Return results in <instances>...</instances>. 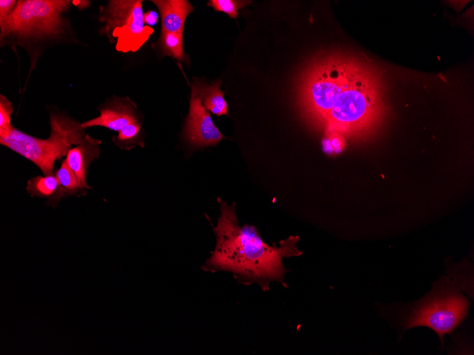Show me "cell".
I'll list each match as a JSON object with an SVG mask.
<instances>
[{"label":"cell","mask_w":474,"mask_h":355,"mask_svg":"<svg viewBox=\"0 0 474 355\" xmlns=\"http://www.w3.org/2000/svg\"><path fill=\"white\" fill-rule=\"evenodd\" d=\"M50 135L40 139L27 135L15 128L0 138V143L33 162L44 176L55 174L57 159L67 155L72 145L80 144L86 134L79 122L60 113L50 115Z\"/></svg>","instance_id":"cell-4"},{"label":"cell","mask_w":474,"mask_h":355,"mask_svg":"<svg viewBox=\"0 0 474 355\" xmlns=\"http://www.w3.org/2000/svg\"><path fill=\"white\" fill-rule=\"evenodd\" d=\"M59 183L55 174L48 176H37L28 181L26 191L31 196L48 198V204L56 207L60 201Z\"/></svg>","instance_id":"cell-12"},{"label":"cell","mask_w":474,"mask_h":355,"mask_svg":"<svg viewBox=\"0 0 474 355\" xmlns=\"http://www.w3.org/2000/svg\"><path fill=\"white\" fill-rule=\"evenodd\" d=\"M221 81L207 85L198 79L191 84L205 109L217 116L228 115V105L224 97V92L221 90Z\"/></svg>","instance_id":"cell-11"},{"label":"cell","mask_w":474,"mask_h":355,"mask_svg":"<svg viewBox=\"0 0 474 355\" xmlns=\"http://www.w3.org/2000/svg\"><path fill=\"white\" fill-rule=\"evenodd\" d=\"M13 106L9 100L3 95L0 96V138L7 136L13 126L11 124V115Z\"/></svg>","instance_id":"cell-17"},{"label":"cell","mask_w":474,"mask_h":355,"mask_svg":"<svg viewBox=\"0 0 474 355\" xmlns=\"http://www.w3.org/2000/svg\"><path fill=\"white\" fill-rule=\"evenodd\" d=\"M184 135L187 142L193 147L214 146L226 138L214 125L209 111L203 106L193 87Z\"/></svg>","instance_id":"cell-7"},{"label":"cell","mask_w":474,"mask_h":355,"mask_svg":"<svg viewBox=\"0 0 474 355\" xmlns=\"http://www.w3.org/2000/svg\"><path fill=\"white\" fill-rule=\"evenodd\" d=\"M470 303L449 277L443 276L421 299L402 307L399 325L404 332L426 327L439 337L441 348L446 334H451L467 317Z\"/></svg>","instance_id":"cell-3"},{"label":"cell","mask_w":474,"mask_h":355,"mask_svg":"<svg viewBox=\"0 0 474 355\" xmlns=\"http://www.w3.org/2000/svg\"><path fill=\"white\" fill-rule=\"evenodd\" d=\"M361 69L351 62L332 60L311 81L305 102L307 119L328 135H356L373 118L375 96Z\"/></svg>","instance_id":"cell-2"},{"label":"cell","mask_w":474,"mask_h":355,"mask_svg":"<svg viewBox=\"0 0 474 355\" xmlns=\"http://www.w3.org/2000/svg\"><path fill=\"white\" fill-rule=\"evenodd\" d=\"M17 1L1 0L0 1V23L4 22L12 13Z\"/></svg>","instance_id":"cell-18"},{"label":"cell","mask_w":474,"mask_h":355,"mask_svg":"<svg viewBox=\"0 0 474 355\" xmlns=\"http://www.w3.org/2000/svg\"><path fill=\"white\" fill-rule=\"evenodd\" d=\"M220 215L214 228L216 247L203 267L209 271L232 273L243 283H255L263 291L270 282L284 283L289 271L282 263L285 258L302 254L297 244L299 236H290L269 245L260 237L255 226H241L236 214V206L219 200Z\"/></svg>","instance_id":"cell-1"},{"label":"cell","mask_w":474,"mask_h":355,"mask_svg":"<svg viewBox=\"0 0 474 355\" xmlns=\"http://www.w3.org/2000/svg\"><path fill=\"white\" fill-rule=\"evenodd\" d=\"M250 3V1L210 0L207 5L215 11L224 12L231 18L236 19L238 16V11Z\"/></svg>","instance_id":"cell-16"},{"label":"cell","mask_w":474,"mask_h":355,"mask_svg":"<svg viewBox=\"0 0 474 355\" xmlns=\"http://www.w3.org/2000/svg\"><path fill=\"white\" fill-rule=\"evenodd\" d=\"M141 122L134 123L121 128L113 141L116 145L125 150H131L136 145H143Z\"/></svg>","instance_id":"cell-15"},{"label":"cell","mask_w":474,"mask_h":355,"mask_svg":"<svg viewBox=\"0 0 474 355\" xmlns=\"http://www.w3.org/2000/svg\"><path fill=\"white\" fill-rule=\"evenodd\" d=\"M158 14L154 11H148L143 13V21L146 26H153L157 23Z\"/></svg>","instance_id":"cell-19"},{"label":"cell","mask_w":474,"mask_h":355,"mask_svg":"<svg viewBox=\"0 0 474 355\" xmlns=\"http://www.w3.org/2000/svg\"><path fill=\"white\" fill-rule=\"evenodd\" d=\"M56 176L60 186V200L68 196L85 195L87 193V190L81 187L65 159L62 162L61 167L56 170Z\"/></svg>","instance_id":"cell-13"},{"label":"cell","mask_w":474,"mask_h":355,"mask_svg":"<svg viewBox=\"0 0 474 355\" xmlns=\"http://www.w3.org/2000/svg\"><path fill=\"white\" fill-rule=\"evenodd\" d=\"M141 0H112L100 9V33L106 35L116 50L136 52L153 33L143 21Z\"/></svg>","instance_id":"cell-6"},{"label":"cell","mask_w":474,"mask_h":355,"mask_svg":"<svg viewBox=\"0 0 474 355\" xmlns=\"http://www.w3.org/2000/svg\"><path fill=\"white\" fill-rule=\"evenodd\" d=\"M67 0H20L10 16L0 23L1 42L9 38L18 40H40L60 36L63 31L62 14Z\"/></svg>","instance_id":"cell-5"},{"label":"cell","mask_w":474,"mask_h":355,"mask_svg":"<svg viewBox=\"0 0 474 355\" xmlns=\"http://www.w3.org/2000/svg\"><path fill=\"white\" fill-rule=\"evenodd\" d=\"M100 115L81 123L83 128L101 126L119 131L123 127L141 122L135 103L127 98H116L99 108Z\"/></svg>","instance_id":"cell-8"},{"label":"cell","mask_w":474,"mask_h":355,"mask_svg":"<svg viewBox=\"0 0 474 355\" xmlns=\"http://www.w3.org/2000/svg\"><path fill=\"white\" fill-rule=\"evenodd\" d=\"M101 141L86 134L83 141L67 154L65 161L75 174L79 185L84 189H90L86 181L87 173L90 164L100 154Z\"/></svg>","instance_id":"cell-9"},{"label":"cell","mask_w":474,"mask_h":355,"mask_svg":"<svg viewBox=\"0 0 474 355\" xmlns=\"http://www.w3.org/2000/svg\"><path fill=\"white\" fill-rule=\"evenodd\" d=\"M161 16V31L183 35L187 16L194 6L187 0H153Z\"/></svg>","instance_id":"cell-10"},{"label":"cell","mask_w":474,"mask_h":355,"mask_svg":"<svg viewBox=\"0 0 474 355\" xmlns=\"http://www.w3.org/2000/svg\"><path fill=\"white\" fill-rule=\"evenodd\" d=\"M158 45L164 55L187 63L189 61L183 49V35L161 31Z\"/></svg>","instance_id":"cell-14"}]
</instances>
